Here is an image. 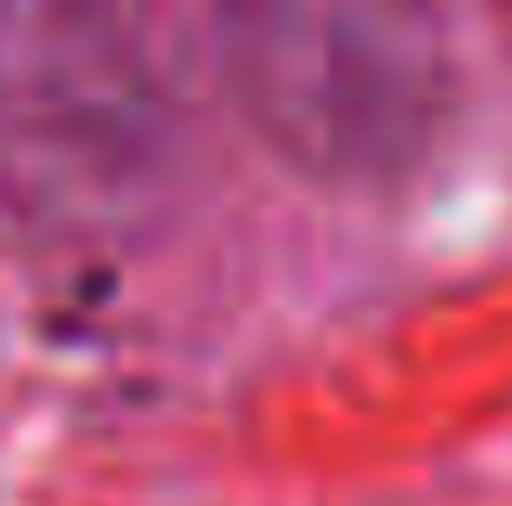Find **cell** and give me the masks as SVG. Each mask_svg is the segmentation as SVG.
<instances>
[{
  "mask_svg": "<svg viewBox=\"0 0 512 506\" xmlns=\"http://www.w3.org/2000/svg\"><path fill=\"white\" fill-rule=\"evenodd\" d=\"M221 85L312 182H396L435 143L448 72L415 0H208Z\"/></svg>",
  "mask_w": 512,
  "mask_h": 506,
  "instance_id": "obj_1",
  "label": "cell"
},
{
  "mask_svg": "<svg viewBox=\"0 0 512 506\" xmlns=\"http://www.w3.org/2000/svg\"><path fill=\"white\" fill-rule=\"evenodd\" d=\"M182 124L117 0H0V189L52 228H137Z\"/></svg>",
  "mask_w": 512,
  "mask_h": 506,
  "instance_id": "obj_2",
  "label": "cell"
}]
</instances>
